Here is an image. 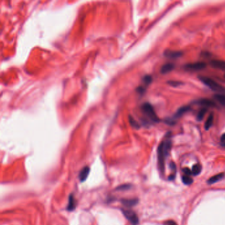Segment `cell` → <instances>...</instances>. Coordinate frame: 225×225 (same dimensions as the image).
<instances>
[{
  "label": "cell",
  "instance_id": "1",
  "mask_svg": "<svg viewBox=\"0 0 225 225\" xmlns=\"http://www.w3.org/2000/svg\"><path fill=\"white\" fill-rule=\"evenodd\" d=\"M172 147V142L170 139H166L161 142L158 148V160H159V166L161 172L163 173L164 171V161L166 157L169 155Z\"/></svg>",
  "mask_w": 225,
  "mask_h": 225
},
{
  "label": "cell",
  "instance_id": "2",
  "mask_svg": "<svg viewBox=\"0 0 225 225\" xmlns=\"http://www.w3.org/2000/svg\"><path fill=\"white\" fill-rule=\"evenodd\" d=\"M199 79L201 82L204 83L207 87H209L213 91L218 92L219 93H224L225 94V88L223 87L219 83H217L215 81L211 79V78L204 76H199Z\"/></svg>",
  "mask_w": 225,
  "mask_h": 225
},
{
  "label": "cell",
  "instance_id": "3",
  "mask_svg": "<svg viewBox=\"0 0 225 225\" xmlns=\"http://www.w3.org/2000/svg\"><path fill=\"white\" fill-rule=\"evenodd\" d=\"M141 110L143 114L146 115L148 118L153 122H159V118L158 117L157 114L154 112V110L152 105L149 103H144L141 106Z\"/></svg>",
  "mask_w": 225,
  "mask_h": 225
},
{
  "label": "cell",
  "instance_id": "4",
  "mask_svg": "<svg viewBox=\"0 0 225 225\" xmlns=\"http://www.w3.org/2000/svg\"><path fill=\"white\" fill-rule=\"evenodd\" d=\"M123 214L126 219L132 223V225H137L139 223L138 217L135 212L129 209H122Z\"/></svg>",
  "mask_w": 225,
  "mask_h": 225
},
{
  "label": "cell",
  "instance_id": "5",
  "mask_svg": "<svg viewBox=\"0 0 225 225\" xmlns=\"http://www.w3.org/2000/svg\"><path fill=\"white\" fill-rule=\"evenodd\" d=\"M206 66V63L204 62H196L187 64L184 67V68L190 71H199L205 68Z\"/></svg>",
  "mask_w": 225,
  "mask_h": 225
},
{
  "label": "cell",
  "instance_id": "6",
  "mask_svg": "<svg viewBox=\"0 0 225 225\" xmlns=\"http://www.w3.org/2000/svg\"><path fill=\"white\" fill-rule=\"evenodd\" d=\"M190 107L189 106H183V107H181V108H180L178 110H177L176 112L175 113V114L172 117H171L174 121H175L177 119L180 118V117L181 116H182L184 114H186V112H189L190 110Z\"/></svg>",
  "mask_w": 225,
  "mask_h": 225
},
{
  "label": "cell",
  "instance_id": "7",
  "mask_svg": "<svg viewBox=\"0 0 225 225\" xmlns=\"http://www.w3.org/2000/svg\"><path fill=\"white\" fill-rule=\"evenodd\" d=\"M195 104L202 106L204 108H207V107H216V104L214 103V102L209 99H200L199 100H196L195 102Z\"/></svg>",
  "mask_w": 225,
  "mask_h": 225
},
{
  "label": "cell",
  "instance_id": "8",
  "mask_svg": "<svg viewBox=\"0 0 225 225\" xmlns=\"http://www.w3.org/2000/svg\"><path fill=\"white\" fill-rule=\"evenodd\" d=\"M164 56L167 58H169L171 59H176L182 56V52L179 51H173V50H166L164 52Z\"/></svg>",
  "mask_w": 225,
  "mask_h": 225
},
{
  "label": "cell",
  "instance_id": "9",
  "mask_svg": "<svg viewBox=\"0 0 225 225\" xmlns=\"http://www.w3.org/2000/svg\"><path fill=\"white\" fill-rule=\"evenodd\" d=\"M210 65L214 68L225 70V61H223V60H212L210 62Z\"/></svg>",
  "mask_w": 225,
  "mask_h": 225
},
{
  "label": "cell",
  "instance_id": "10",
  "mask_svg": "<svg viewBox=\"0 0 225 225\" xmlns=\"http://www.w3.org/2000/svg\"><path fill=\"white\" fill-rule=\"evenodd\" d=\"M90 172V169L88 166H85L84 167L83 169L81 171V172L79 174V179L81 180V182H84L85 181L88 177L89 174Z\"/></svg>",
  "mask_w": 225,
  "mask_h": 225
},
{
  "label": "cell",
  "instance_id": "11",
  "mask_svg": "<svg viewBox=\"0 0 225 225\" xmlns=\"http://www.w3.org/2000/svg\"><path fill=\"white\" fill-rule=\"evenodd\" d=\"M174 69V65L172 63H166L163 65L160 69V72L162 74H166V73L170 72Z\"/></svg>",
  "mask_w": 225,
  "mask_h": 225
},
{
  "label": "cell",
  "instance_id": "12",
  "mask_svg": "<svg viewBox=\"0 0 225 225\" xmlns=\"http://www.w3.org/2000/svg\"><path fill=\"white\" fill-rule=\"evenodd\" d=\"M224 177V174L223 173H220L219 174H217V175H214L210 179L208 180L207 183L209 184H213L217 182L218 181L220 180Z\"/></svg>",
  "mask_w": 225,
  "mask_h": 225
},
{
  "label": "cell",
  "instance_id": "13",
  "mask_svg": "<svg viewBox=\"0 0 225 225\" xmlns=\"http://www.w3.org/2000/svg\"><path fill=\"white\" fill-rule=\"evenodd\" d=\"M76 207V201L75 198L73 197L72 195H70V196L69 197V203H68V211H73L75 209Z\"/></svg>",
  "mask_w": 225,
  "mask_h": 225
},
{
  "label": "cell",
  "instance_id": "14",
  "mask_svg": "<svg viewBox=\"0 0 225 225\" xmlns=\"http://www.w3.org/2000/svg\"><path fill=\"white\" fill-rule=\"evenodd\" d=\"M138 202V200L136 199H123L122 200V203L126 207H133Z\"/></svg>",
  "mask_w": 225,
  "mask_h": 225
},
{
  "label": "cell",
  "instance_id": "15",
  "mask_svg": "<svg viewBox=\"0 0 225 225\" xmlns=\"http://www.w3.org/2000/svg\"><path fill=\"white\" fill-rule=\"evenodd\" d=\"M213 119H214L213 115L212 114H211L209 116V117H208V118L207 119L205 123L204 127H205V129L206 130H209L211 128V127L212 126L213 123Z\"/></svg>",
  "mask_w": 225,
  "mask_h": 225
},
{
  "label": "cell",
  "instance_id": "16",
  "mask_svg": "<svg viewBox=\"0 0 225 225\" xmlns=\"http://www.w3.org/2000/svg\"><path fill=\"white\" fill-rule=\"evenodd\" d=\"M213 98L215 99V100L218 102H219L223 106L225 107V95H222V94H217L215 95Z\"/></svg>",
  "mask_w": 225,
  "mask_h": 225
},
{
  "label": "cell",
  "instance_id": "17",
  "mask_svg": "<svg viewBox=\"0 0 225 225\" xmlns=\"http://www.w3.org/2000/svg\"><path fill=\"white\" fill-rule=\"evenodd\" d=\"M201 170H202V167H201L200 164H194V165L193 166L191 172H192V174L193 176H197L201 173Z\"/></svg>",
  "mask_w": 225,
  "mask_h": 225
},
{
  "label": "cell",
  "instance_id": "18",
  "mask_svg": "<svg viewBox=\"0 0 225 225\" xmlns=\"http://www.w3.org/2000/svg\"><path fill=\"white\" fill-rule=\"evenodd\" d=\"M207 108H203L201 109L200 111L198 112L197 115V120L198 121H199V122H201V121H202L203 117L205 116V115L206 113H207Z\"/></svg>",
  "mask_w": 225,
  "mask_h": 225
},
{
  "label": "cell",
  "instance_id": "19",
  "mask_svg": "<svg viewBox=\"0 0 225 225\" xmlns=\"http://www.w3.org/2000/svg\"><path fill=\"white\" fill-rule=\"evenodd\" d=\"M182 182L184 184H186V185H191V184L193 183V178H191L190 176L186 175L182 176Z\"/></svg>",
  "mask_w": 225,
  "mask_h": 225
},
{
  "label": "cell",
  "instance_id": "20",
  "mask_svg": "<svg viewBox=\"0 0 225 225\" xmlns=\"http://www.w3.org/2000/svg\"><path fill=\"white\" fill-rule=\"evenodd\" d=\"M152 81H153L152 77H151V75H145L143 79V84H144V85H145V86H148L149 84H151V82H152Z\"/></svg>",
  "mask_w": 225,
  "mask_h": 225
},
{
  "label": "cell",
  "instance_id": "21",
  "mask_svg": "<svg viewBox=\"0 0 225 225\" xmlns=\"http://www.w3.org/2000/svg\"><path fill=\"white\" fill-rule=\"evenodd\" d=\"M130 123H131V124H132V126L133 127H135V128L138 129L139 127V123H137V122H136V121H135V120H134V119L133 118V117H130Z\"/></svg>",
  "mask_w": 225,
  "mask_h": 225
},
{
  "label": "cell",
  "instance_id": "22",
  "mask_svg": "<svg viewBox=\"0 0 225 225\" xmlns=\"http://www.w3.org/2000/svg\"><path fill=\"white\" fill-rule=\"evenodd\" d=\"M168 83L170 85L172 86V87H178L180 85H182V83L179 82V81H169Z\"/></svg>",
  "mask_w": 225,
  "mask_h": 225
},
{
  "label": "cell",
  "instance_id": "23",
  "mask_svg": "<svg viewBox=\"0 0 225 225\" xmlns=\"http://www.w3.org/2000/svg\"><path fill=\"white\" fill-rule=\"evenodd\" d=\"M183 172H184V174H186V176H190V175L192 174V172H191V171L189 169H187V168H184V169H183Z\"/></svg>",
  "mask_w": 225,
  "mask_h": 225
},
{
  "label": "cell",
  "instance_id": "24",
  "mask_svg": "<svg viewBox=\"0 0 225 225\" xmlns=\"http://www.w3.org/2000/svg\"><path fill=\"white\" fill-rule=\"evenodd\" d=\"M137 91L138 92V93L140 94V95H143V94L144 93H145V87H142V86L139 87L137 89Z\"/></svg>",
  "mask_w": 225,
  "mask_h": 225
},
{
  "label": "cell",
  "instance_id": "25",
  "mask_svg": "<svg viewBox=\"0 0 225 225\" xmlns=\"http://www.w3.org/2000/svg\"><path fill=\"white\" fill-rule=\"evenodd\" d=\"M129 188H130V186L129 185H127V184H126V185L121 186L118 187L117 188V190H127V189H129Z\"/></svg>",
  "mask_w": 225,
  "mask_h": 225
},
{
  "label": "cell",
  "instance_id": "26",
  "mask_svg": "<svg viewBox=\"0 0 225 225\" xmlns=\"http://www.w3.org/2000/svg\"><path fill=\"white\" fill-rule=\"evenodd\" d=\"M170 169H172V171H173V172L174 173H176V164L175 163H174V162H172L170 164Z\"/></svg>",
  "mask_w": 225,
  "mask_h": 225
},
{
  "label": "cell",
  "instance_id": "27",
  "mask_svg": "<svg viewBox=\"0 0 225 225\" xmlns=\"http://www.w3.org/2000/svg\"><path fill=\"white\" fill-rule=\"evenodd\" d=\"M166 224V225H177V224L174 220H168Z\"/></svg>",
  "mask_w": 225,
  "mask_h": 225
},
{
  "label": "cell",
  "instance_id": "28",
  "mask_svg": "<svg viewBox=\"0 0 225 225\" xmlns=\"http://www.w3.org/2000/svg\"><path fill=\"white\" fill-rule=\"evenodd\" d=\"M220 141L222 143H225V133L223 134L222 136H221L220 137Z\"/></svg>",
  "mask_w": 225,
  "mask_h": 225
},
{
  "label": "cell",
  "instance_id": "29",
  "mask_svg": "<svg viewBox=\"0 0 225 225\" xmlns=\"http://www.w3.org/2000/svg\"><path fill=\"white\" fill-rule=\"evenodd\" d=\"M222 146L224 147H225V143H222Z\"/></svg>",
  "mask_w": 225,
  "mask_h": 225
},
{
  "label": "cell",
  "instance_id": "30",
  "mask_svg": "<svg viewBox=\"0 0 225 225\" xmlns=\"http://www.w3.org/2000/svg\"><path fill=\"white\" fill-rule=\"evenodd\" d=\"M224 77H225V75H224Z\"/></svg>",
  "mask_w": 225,
  "mask_h": 225
}]
</instances>
